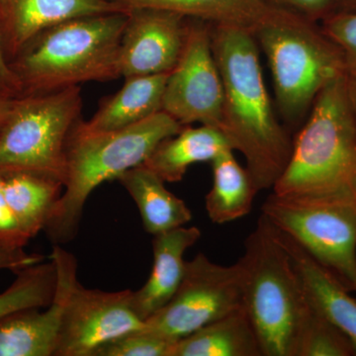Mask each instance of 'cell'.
Masks as SVG:
<instances>
[{"mask_svg": "<svg viewBox=\"0 0 356 356\" xmlns=\"http://www.w3.org/2000/svg\"><path fill=\"white\" fill-rule=\"evenodd\" d=\"M212 49L224 86L220 131L245 159L257 191L273 188L286 168L292 142L281 125L262 74L252 32L212 25Z\"/></svg>", "mask_w": 356, "mask_h": 356, "instance_id": "1", "label": "cell"}, {"mask_svg": "<svg viewBox=\"0 0 356 356\" xmlns=\"http://www.w3.org/2000/svg\"><path fill=\"white\" fill-rule=\"evenodd\" d=\"M273 189L281 197L356 202V115L346 72L318 93Z\"/></svg>", "mask_w": 356, "mask_h": 356, "instance_id": "2", "label": "cell"}, {"mask_svg": "<svg viewBox=\"0 0 356 356\" xmlns=\"http://www.w3.org/2000/svg\"><path fill=\"white\" fill-rule=\"evenodd\" d=\"M182 128L163 111L114 131H92L77 122L67 140L64 191L44 229L49 240L60 245L72 242L91 193L103 182L144 165L159 144Z\"/></svg>", "mask_w": 356, "mask_h": 356, "instance_id": "3", "label": "cell"}, {"mask_svg": "<svg viewBox=\"0 0 356 356\" xmlns=\"http://www.w3.org/2000/svg\"><path fill=\"white\" fill-rule=\"evenodd\" d=\"M129 11L86 16L44 30L10 60L22 95L120 77Z\"/></svg>", "mask_w": 356, "mask_h": 356, "instance_id": "4", "label": "cell"}, {"mask_svg": "<svg viewBox=\"0 0 356 356\" xmlns=\"http://www.w3.org/2000/svg\"><path fill=\"white\" fill-rule=\"evenodd\" d=\"M252 34L266 56L276 104L288 123L302 120L318 93L348 70L341 49L317 22L299 14L270 6Z\"/></svg>", "mask_w": 356, "mask_h": 356, "instance_id": "5", "label": "cell"}, {"mask_svg": "<svg viewBox=\"0 0 356 356\" xmlns=\"http://www.w3.org/2000/svg\"><path fill=\"white\" fill-rule=\"evenodd\" d=\"M243 307L254 325L262 356H294L309 304L289 252L264 215L245 242Z\"/></svg>", "mask_w": 356, "mask_h": 356, "instance_id": "6", "label": "cell"}, {"mask_svg": "<svg viewBox=\"0 0 356 356\" xmlns=\"http://www.w3.org/2000/svg\"><path fill=\"white\" fill-rule=\"evenodd\" d=\"M81 86L14 98L0 130V175L27 172L67 178V145L81 120Z\"/></svg>", "mask_w": 356, "mask_h": 356, "instance_id": "7", "label": "cell"}, {"mask_svg": "<svg viewBox=\"0 0 356 356\" xmlns=\"http://www.w3.org/2000/svg\"><path fill=\"white\" fill-rule=\"evenodd\" d=\"M261 215L291 236L331 271L350 291L356 292V202L305 200L273 193Z\"/></svg>", "mask_w": 356, "mask_h": 356, "instance_id": "8", "label": "cell"}, {"mask_svg": "<svg viewBox=\"0 0 356 356\" xmlns=\"http://www.w3.org/2000/svg\"><path fill=\"white\" fill-rule=\"evenodd\" d=\"M243 307L242 268L225 266L198 254L186 261L184 280L165 307L145 322L144 329L177 341Z\"/></svg>", "mask_w": 356, "mask_h": 356, "instance_id": "9", "label": "cell"}, {"mask_svg": "<svg viewBox=\"0 0 356 356\" xmlns=\"http://www.w3.org/2000/svg\"><path fill=\"white\" fill-rule=\"evenodd\" d=\"M212 25L188 18L179 60L168 74L161 111L180 125L221 126L224 86L212 49Z\"/></svg>", "mask_w": 356, "mask_h": 356, "instance_id": "10", "label": "cell"}, {"mask_svg": "<svg viewBox=\"0 0 356 356\" xmlns=\"http://www.w3.org/2000/svg\"><path fill=\"white\" fill-rule=\"evenodd\" d=\"M132 293L88 289L77 280L65 303L55 356H93L105 343L143 329Z\"/></svg>", "mask_w": 356, "mask_h": 356, "instance_id": "11", "label": "cell"}, {"mask_svg": "<svg viewBox=\"0 0 356 356\" xmlns=\"http://www.w3.org/2000/svg\"><path fill=\"white\" fill-rule=\"evenodd\" d=\"M187 26L188 18L172 11L131 9L121 39V76L126 79L172 72L181 55Z\"/></svg>", "mask_w": 356, "mask_h": 356, "instance_id": "12", "label": "cell"}, {"mask_svg": "<svg viewBox=\"0 0 356 356\" xmlns=\"http://www.w3.org/2000/svg\"><path fill=\"white\" fill-rule=\"evenodd\" d=\"M57 288L50 306L23 309L0 318V356H55L67 297L77 278L76 257L54 245Z\"/></svg>", "mask_w": 356, "mask_h": 356, "instance_id": "13", "label": "cell"}, {"mask_svg": "<svg viewBox=\"0 0 356 356\" xmlns=\"http://www.w3.org/2000/svg\"><path fill=\"white\" fill-rule=\"evenodd\" d=\"M128 9L116 0H4L0 23L9 63L44 30L65 21Z\"/></svg>", "mask_w": 356, "mask_h": 356, "instance_id": "14", "label": "cell"}, {"mask_svg": "<svg viewBox=\"0 0 356 356\" xmlns=\"http://www.w3.org/2000/svg\"><path fill=\"white\" fill-rule=\"evenodd\" d=\"M274 228L289 252L307 303L350 339L356 353V300L350 290L291 236Z\"/></svg>", "mask_w": 356, "mask_h": 356, "instance_id": "15", "label": "cell"}, {"mask_svg": "<svg viewBox=\"0 0 356 356\" xmlns=\"http://www.w3.org/2000/svg\"><path fill=\"white\" fill-rule=\"evenodd\" d=\"M201 238L197 227L179 228L154 236V264L149 280L132 293L134 309L146 322L172 298L184 280L186 250Z\"/></svg>", "mask_w": 356, "mask_h": 356, "instance_id": "16", "label": "cell"}, {"mask_svg": "<svg viewBox=\"0 0 356 356\" xmlns=\"http://www.w3.org/2000/svg\"><path fill=\"white\" fill-rule=\"evenodd\" d=\"M117 180L137 205L147 233L159 235L191 221V210L186 203L168 191L165 180L146 165L135 166Z\"/></svg>", "mask_w": 356, "mask_h": 356, "instance_id": "17", "label": "cell"}, {"mask_svg": "<svg viewBox=\"0 0 356 356\" xmlns=\"http://www.w3.org/2000/svg\"><path fill=\"white\" fill-rule=\"evenodd\" d=\"M229 149L232 147L219 129L207 125L185 126L177 135L159 144L144 165L165 182H178L184 179L189 166L211 163Z\"/></svg>", "mask_w": 356, "mask_h": 356, "instance_id": "18", "label": "cell"}, {"mask_svg": "<svg viewBox=\"0 0 356 356\" xmlns=\"http://www.w3.org/2000/svg\"><path fill=\"white\" fill-rule=\"evenodd\" d=\"M170 356H262L254 325L243 307L173 344Z\"/></svg>", "mask_w": 356, "mask_h": 356, "instance_id": "19", "label": "cell"}, {"mask_svg": "<svg viewBox=\"0 0 356 356\" xmlns=\"http://www.w3.org/2000/svg\"><path fill=\"white\" fill-rule=\"evenodd\" d=\"M168 74L126 79L118 92L103 102L84 125L92 131L130 127L161 111Z\"/></svg>", "mask_w": 356, "mask_h": 356, "instance_id": "20", "label": "cell"}, {"mask_svg": "<svg viewBox=\"0 0 356 356\" xmlns=\"http://www.w3.org/2000/svg\"><path fill=\"white\" fill-rule=\"evenodd\" d=\"M2 186L21 232L29 241L44 231L64 191L58 180L27 172L3 175Z\"/></svg>", "mask_w": 356, "mask_h": 356, "instance_id": "21", "label": "cell"}, {"mask_svg": "<svg viewBox=\"0 0 356 356\" xmlns=\"http://www.w3.org/2000/svg\"><path fill=\"white\" fill-rule=\"evenodd\" d=\"M210 163L213 184L206 195L205 207L211 221L222 225L247 216L259 193L248 168L238 163L232 149Z\"/></svg>", "mask_w": 356, "mask_h": 356, "instance_id": "22", "label": "cell"}, {"mask_svg": "<svg viewBox=\"0 0 356 356\" xmlns=\"http://www.w3.org/2000/svg\"><path fill=\"white\" fill-rule=\"evenodd\" d=\"M128 10L156 8L211 25L232 26L252 32L269 9L264 0H116Z\"/></svg>", "mask_w": 356, "mask_h": 356, "instance_id": "23", "label": "cell"}, {"mask_svg": "<svg viewBox=\"0 0 356 356\" xmlns=\"http://www.w3.org/2000/svg\"><path fill=\"white\" fill-rule=\"evenodd\" d=\"M15 273L13 284L0 293V318L23 309L51 305L57 288V270L51 259Z\"/></svg>", "mask_w": 356, "mask_h": 356, "instance_id": "24", "label": "cell"}, {"mask_svg": "<svg viewBox=\"0 0 356 356\" xmlns=\"http://www.w3.org/2000/svg\"><path fill=\"white\" fill-rule=\"evenodd\" d=\"M355 348L339 327L309 305L300 327L294 356H353Z\"/></svg>", "mask_w": 356, "mask_h": 356, "instance_id": "25", "label": "cell"}, {"mask_svg": "<svg viewBox=\"0 0 356 356\" xmlns=\"http://www.w3.org/2000/svg\"><path fill=\"white\" fill-rule=\"evenodd\" d=\"M175 343L143 327L105 343L93 356H170Z\"/></svg>", "mask_w": 356, "mask_h": 356, "instance_id": "26", "label": "cell"}, {"mask_svg": "<svg viewBox=\"0 0 356 356\" xmlns=\"http://www.w3.org/2000/svg\"><path fill=\"white\" fill-rule=\"evenodd\" d=\"M321 22L325 34L343 51L348 65L356 64V11H334Z\"/></svg>", "mask_w": 356, "mask_h": 356, "instance_id": "27", "label": "cell"}, {"mask_svg": "<svg viewBox=\"0 0 356 356\" xmlns=\"http://www.w3.org/2000/svg\"><path fill=\"white\" fill-rule=\"evenodd\" d=\"M269 6L299 14L312 21H322L336 10L337 0H264Z\"/></svg>", "mask_w": 356, "mask_h": 356, "instance_id": "28", "label": "cell"}, {"mask_svg": "<svg viewBox=\"0 0 356 356\" xmlns=\"http://www.w3.org/2000/svg\"><path fill=\"white\" fill-rule=\"evenodd\" d=\"M24 248L15 243L0 241V270L8 269L13 273H17L25 267L44 261L43 255L28 254Z\"/></svg>", "mask_w": 356, "mask_h": 356, "instance_id": "29", "label": "cell"}, {"mask_svg": "<svg viewBox=\"0 0 356 356\" xmlns=\"http://www.w3.org/2000/svg\"><path fill=\"white\" fill-rule=\"evenodd\" d=\"M0 241L15 243L26 247L29 240L25 238L14 218L2 186V177H0Z\"/></svg>", "mask_w": 356, "mask_h": 356, "instance_id": "30", "label": "cell"}, {"mask_svg": "<svg viewBox=\"0 0 356 356\" xmlns=\"http://www.w3.org/2000/svg\"><path fill=\"white\" fill-rule=\"evenodd\" d=\"M0 95L13 98L22 95L19 81L11 69L10 63L7 58L1 23H0Z\"/></svg>", "mask_w": 356, "mask_h": 356, "instance_id": "31", "label": "cell"}, {"mask_svg": "<svg viewBox=\"0 0 356 356\" xmlns=\"http://www.w3.org/2000/svg\"><path fill=\"white\" fill-rule=\"evenodd\" d=\"M14 98L7 97V96L0 95V130L3 127L7 117L10 113L11 107H13Z\"/></svg>", "mask_w": 356, "mask_h": 356, "instance_id": "32", "label": "cell"}, {"mask_svg": "<svg viewBox=\"0 0 356 356\" xmlns=\"http://www.w3.org/2000/svg\"><path fill=\"white\" fill-rule=\"evenodd\" d=\"M346 74H348L351 100H353V108H355L356 115V64L348 65Z\"/></svg>", "mask_w": 356, "mask_h": 356, "instance_id": "33", "label": "cell"}, {"mask_svg": "<svg viewBox=\"0 0 356 356\" xmlns=\"http://www.w3.org/2000/svg\"><path fill=\"white\" fill-rule=\"evenodd\" d=\"M337 10L344 13H355L356 11V0H337Z\"/></svg>", "mask_w": 356, "mask_h": 356, "instance_id": "34", "label": "cell"}, {"mask_svg": "<svg viewBox=\"0 0 356 356\" xmlns=\"http://www.w3.org/2000/svg\"><path fill=\"white\" fill-rule=\"evenodd\" d=\"M4 0H0V11H1L2 6H3Z\"/></svg>", "mask_w": 356, "mask_h": 356, "instance_id": "35", "label": "cell"}]
</instances>
